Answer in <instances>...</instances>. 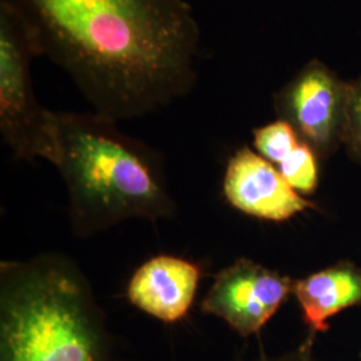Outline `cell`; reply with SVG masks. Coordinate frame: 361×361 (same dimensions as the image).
<instances>
[{"instance_id": "cell-1", "label": "cell", "mask_w": 361, "mask_h": 361, "mask_svg": "<svg viewBox=\"0 0 361 361\" xmlns=\"http://www.w3.org/2000/svg\"><path fill=\"white\" fill-rule=\"evenodd\" d=\"M13 1L101 116L152 114L197 82L201 31L185 0Z\"/></svg>"}, {"instance_id": "cell-2", "label": "cell", "mask_w": 361, "mask_h": 361, "mask_svg": "<svg viewBox=\"0 0 361 361\" xmlns=\"http://www.w3.org/2000/svg\"><path fill=\"white\" fill-rule=\"evenodd\" d=\"M59 170L68 192V219L78 238H89L133 219L176 214L164 158L95 111H61Z\"/></svg>"}, {"instance_id": "cell-3", "label": "cell", "mask_w": 361, "mask_h": 361, "mask_svg": "<svg viewBox=\"0 0 361 361\" xmlns=\"http://www.w3.org/2000/svg\"><path fill=\"white\" fill-rule=\"evenodd\" d=\"M104 310L59 253L0 262V361H110Z\"/></svg>"}, {"instance_id": "cell-4", "label": "cell", "mask_w": 361, "mask_h": 361, "mask_svg": "<svg viewBox=\"0 0 361 361\" xmlns=\"http://www.w3.org/2000/svg\"><path fill=\"white\" fill-rule=\"evenodd\" d=\"M43 55L38 37L13 0H0V131L16 159L58 165L59 118L39 104L31 62Z\"/></svg>"}, {"instance_id": "cell-5", "label": "cell", "mask_w": 361, "mask_h": 361, "mask_svg": "<svg viewBox=\"0 0 361 361\" xmlns=\"http://www.w3.org/2000/svg\"><path fill=\"white\" fill-rule=\"evenodd\" d=\"M349 82L319 59L302 66L273 97L277 119L288 122L322 158L344 142Z\"/></svg>"}, {"instance_id": "cell-6", "label": "cell", "mask_w": 361, "mask_h": 361, "mask_svg": "<svg viewBox=\"0 0 361 361\" xmlns=\"http://www.w3.org/2000/svg\"><path fill=\"white\" fill-rule=\"evenodd\" d=\"M295 281L253 259L238 258L219 271L201 310L243 337L257 335L293 292Z\"/></svg>"}, {"instance_id": "cell-7", "label": "cell", "mask_w": 361, "mask_h": 361, "mask_svg": "<svg viewBox=\"0 0 361 361\" xmlns=\"http://www.w3.org/2000/svg\"><path fill=\"white\" fill-rule=\"evenodd\" d=\"M228 202L246 216L283 222L314 209V204L295 190L277 168L250 147L231 157L222 183Z\"/></svg>"}, {"instance_id": "cell-8", "label": "cell", "mask_w": 361, "mask_h": 361, "mask_svg": "<svg viewBox=\"0 0 361 361\" xmlns=\"http://www.w3.org/2000/svg\"><path fill=\"white\" fill-rule=\"evenodd\" d=\"M201 269L186 258L155 256L134 271L128 284L130 302L165 324L183 320L193 305Z\"/></svg>"}, {"instance_id": "cell-9", "label": "cell", "mask_w": 361, "mask_h": 361, "mask_svg": "<svg viewBox=\"0 0 361 361\" xmlns=\"http://www.w3.org/2000/svg\"><path fill=\"white\" fill-rule=\"evenodd\" d=\"M293 293L310 334L317 336L329 329L328 320L337 313L361 305V268L340 261L295 281Z\"/></svg>"}, {"instance_id": "cell-10", "label": "cell", "mask_w": 361, "mask_h": 361, "mask_svg": "<svg viewBox=\"0 0 361 361\" xmlns=\"http://www.w3.org/2000/svg\"><path fill=\"white\" fill-rule=\"evenodd\" d=\"M302 140L288 122L277 119L253 130V145L258 154L276 168L293 153Z\"/></svg>"}, {"instance_id": "cell-11", "label": "cell", "mask_w": 361, "mask_h": 361, "mask_svg": "<svg viewBox=\"0 0 361 361\" xmlns=\"http://www.w3.org/2000/svg\"><path fill=\"white\" fill-rule=\"evenodd\" d=\"M277 170L300 194H312L319 186V155L304 141Z\"/></svg>"}, {"instance_id": "cell-12", "label": "cell", "mask_w": 361, "mask_h": 361, "mask_svg": "<svg viewBox=\"0 0 361 361\" xmlns=\"http://www.w3.org/2000/svg\"><path fill=\"white\" fill-rule=\"evenodd\" d=\"M343 145L349 154L361 164V75L349 82Z\"/></svg>"}, {"instance_id": "cell-13", "label": "cell", "mask_w": 361, "mask_h": 361, "mask_svg": "<svg viewBox=\"0 0 361 361\" xmlns=\"http://www.w3.org/2000/svg\"><path fill=\"white\" fill-rule=\"evenodd\" d=\"M316 335L310 334L308 337L295 349L286 350L280 355H258L256 357H237L233 361H320L314 352Z\"/></svg>"}]
</instances>
